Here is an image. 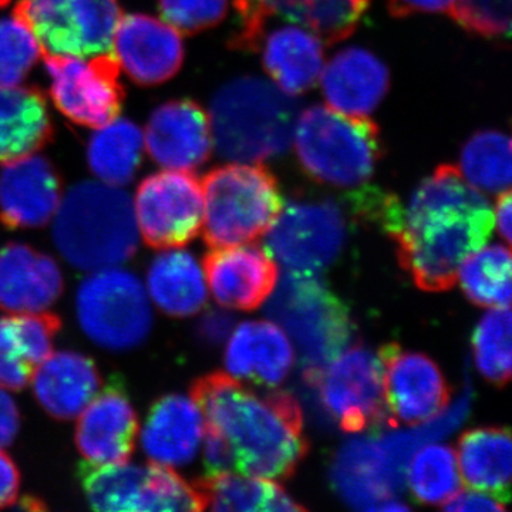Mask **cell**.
Here are the masks:
<instances>
[{"label": "cell", "instance_id": "1", "mask_svg": "<svg viewBox=\"0 0 512 512\" xmlns=\"http://www.w3.org/2000/svg\"><path fill=\"white\" fill-rule=\"evenodd\" d=\"M377 221L396 242L404 271L426 292L453 288L464 259L485 247L495 227L483 192L448 164L419 185L407 207L387 195Z\"/></svg>", "mask_w": 512, "mask_h": 512}, {"label": "cell", "instance_id": "2", "mask_svg": "<svg viewBox=\"0 0 512 512\" xmlns=\"http://www.w3.org/2000/svg\"><path fill=\"white\" fill-rule=\"evenodd\" d=\"M191 399L205 431L228 448L232 473L285 480L308 454L301 406L289 393L259 396L229 373L215 372L195 380Z\"/></svg>", "mask_w": 512, "mask_h": 512}, {"label": "cell", "instance_id": "3", "mask_svg": "<svg viewBox=\"0 0 512 512\" xmlns=\"http://www.w3.org/2000/svg\"><path fill=\"white\" fill-rule=\"evenodd\" d=\"M138 238L133 202L116 185L94 181L73 185L57 208L56 247L82 271L123 264L136 254Z\"/></svg>", "mask_w": 512, "mask_h": 512}, {"label": "cell", "instance_id": "4", "mask_svg": "<svg viewBox=\"0 0 512 512\" xmlns=\"http://www.w3.org/2000/svg\"><path fill=\"white\" fill-rule=\"evenodd\" d=\"M298 101L276 84L241 77L221 87L211 101L212 141L221 157L261 163L285 153L298 120Z\"/></svg>", "mask_w": 512, "mask_h": 512}, {"label": "cell", "instance_id": "5", "mask_svg": "<svg viewBox=\"0 0 512 512\" xmlns=\"http://www.w3.org/2000/svg\"><path fill=\"white\" fill-rule=\"evenodd\" d=\"M296 156L313 180L332 187L367 183L383 154L375 121L349 116L326 106H312L296 120Z\"/></svg>", "mask_w": 512, "mask_h": 512}, {"label": "cell", "instance_id": "6", "mask_svg": "<svg viewBox=\"0 0 512 512\" xmlns=\"http://www.w3.org/2000/svg\"><path fill=\"white\" fill-rule=\"evenodd\" d=\"M204 241L211 249L264 237L284 208L275 175L259 163L214 168L202 180Z\"/></svg>", "mask_w": 512, "mask_h": 512}, {"label": "cell", "instance_id": "7", "mask_svg": "<svg viewBox=\"0 0 512 512\" xmlns=\"http://www.w3.org/2000/svg\"><path fill=\"white\" fill-rule=\"evenodd\" d=\"M272 293L266 311L298 346L305 372L323 369L346 349L349 309L319 276L289 271Z\"/></svg>", "mask_w": 512, "mask_h": 512}, {"label": "cell", "instance_id": "8", "mask_svg": "<svg viewBox=\"0 0 512 512\" xmlns=\"http://www.w3.org/2000/svg\"><path fill=\"white\" fill-rule=\"evenodd\" d=\"M80 484L97 511H204L194 484L173 467L151 461L136 464H90L80 467Z\"/></svg>", "mask_w": 512, "mask_h": 512}, {"label": "cell", "instance_id": "9", "mask_svg": "<svg viewBox=\"0 0 512 512\" xmlns=\"http://www.w3.org/2000/svg\"><path fill=\"white\" fill-rule=\"evenodd\" d=\"M76 308L87 338L107 350L136 348L153 328L146 289L126 269L94 271L77 291Z\"/></svg>", "mask_w": 512, "mask_h": 512}, {"label": "cell", "instance_id": "10", "mask_svg": "<svg viewBox=\"0 0 512 512\" xmlns=\"http://www.w3.org/2000/svg\"><path fill=\"white\" fill-rule=\"evenodd\" d=\"M303 377L316 389L323 409L345 433L390 427L379 353L359 343L323 369L303 372Z\"/></svg>", "mask_w": 512, "mask_h": 512}, {"label": "cell", "instance_id": "11", "mask_svg": "<svg viewBox=\"0 0 512 512\" xmlns=\"http://www.w3.org/2000/svg\"><path fill=\"white\" fill-rule=\"evenodd\" d=\"M13 16L35 35L42 56L110 53L123 13L119 0H19Z\"/></svg>", "mask_w": 512, "mask_h": 512}, {"label": "cell", "instance_id": "12", "mask_svg": "<svg viewBox=\"0 0 512 512\" xmlns=\"http://www.w3.org/2000/svg\"><path fill=\"white\" fill-rule=\"evenodd\" d=\"M50 96L77 126L100 128L119 117L124 101L120 64L113 53L92 57L45 55Z\"/></svg>", "mask_w": 512, "mask_h": 512}, {"label": "cell", "instance_id": "13", "mask_svg": "<svg viewBox=\"0 0 512 512\" xmlns=\"http://www.w3.org/2000/svg\"><path fill=\"white\" fill-rule=\"evenodd\" d=\"M134 215L138 234L154 249L183 248L200 234L204 221L201 181L191 171L163 170L137 188Z\"/></svg>", "mask_w": 512, "mask_h": 512}, {"label": "cell", "instance_id": "14", "mask_svg": "<svg viewBox=\"0 0 512 512\" xmlns=\"http://www.w3.org/2000/svg\"><path fill=\"white\" fill-rule=\"evenodd\" d=\"M266 248L293 272L316 274L332 264L346 239V220L335 202L295 201L266 232Z\"/></svg>", "mask_w": 512, "mask_h": 512}, {"label": "cell", "instance_id": "15", "mask_svg": "<svg viewBox=\"0 0 512 512\" xmlns=\"http://www.w3.org/2000/svg\"><path fill=\"white\" fill-rule=\"evenodd\" d=\"M379 355L390 427L419 426L447 409L451 387L433 359L396 343L384 345Z\"/></svg>", "mask_w": 512, "mask_h": 512}, {"label": "cell", "instance_id": "16", "mask_svg": "<svg viewBox=\"0 0 512 512\" xmlns=\"http://www.w3.org/2000/svg\"><path fill=\"white\" fill-rule=\"evenodd\" d=\"M332 478L340 497L356 510H409L396 498L402 493L406 474L393 466L379 437H360L340 448Z\"/></svg>", "mask_w": 512, "mask_h": 512}, {"label": "cell", "instance_id": "17", "mask_svg": "<svg viewBox=\"0 0 512 512\" xmlns=\"http://www.w3.org/2000/svg\"><path fill=\"white\" fill-rule=\"evenodd\" d=\"M111 53L134 83L157 86L180 72L184 62L181 33L153 16H121Z\"/></svg>", "mask_w": 512, "mask_h": 512}, {"label": "cell", "instance_id": "18", "mask_svg": "<svg viewBox=\"0 0 512 512\" xmlns=\"http://www.w3.org/2000/svg\"><path fill=\"white\" fill-rule=\"evenodd\" d=\"M207 286L218 305L251 312L268 301L278 284L276 261L261 245L215 248L202 262Z\"/></svg>", "mask_w": 512, "mask_h": 512}, {"label": "cell", "instance_id": "19", "mask_svg": "<svg viewBox=\"0 0 512 512\" xmlns=\"http://www.w3.org/2000/svg\"><path fill=\"white\" fill-rule=\"evenodd\" d=\"M144 146L165 170H197L210 160L214 147L207 111L188 99L161 104L148 120Z\"/></svg>", "mask_w": 512, "mask_h": 512}, {"label": "cell", "instance_id": "20", "mask_svg": "<svg viewBox=\"0 0 512 512\" xmlns=\"http://www.w3.org/2000/svg\"><path fill=\"white\" fill-rule=\"evenodd\" d=\"M76 424L77 450L90 464L130 461L140 423L123 387L111 379L109 386L84 407Z\"/></svg>", "mask_w": 512, "mask_h": 512}, {"label": "cell", "instance_id": "21", "mask_svg": "<svg viewBox=\"0 0 512 512\" xmlns=\"http://www.w3.org/2000/svg\"><path fill=\"white\" fill-rule=\"evenodd\" d=\"M62 178L47 158L32 156L0 170V222L9 229L42 228L62 201Z\"/></svg>", "mask_w": 512, "mask_h": 512}, {"label": "cell", "instance_id": "22", "mask_svg": "<svg viewBox=\"0 0 512 512\" xmlns=\"http://www.w3.org/2000/svg\"><path fill=\"white\" fill-rule=\"evenodd\" d=\"M63 274L55 259L29 245L0 249V309L16 313L43 312L62 295Z\"/></svg>", "mask_w": 512, "mask_h": 512}, {"label": "cell", "instance_id": "23", "mask_svg": "<svg viewBox=\"0 0 512 512\" xmlns=\"http://www.w3.org/2000/svg\"><path fill=\"white\" fill-rule=\"evenodd\" d=\"M319 79L329 107L359 117L373 113L390 86L386 64L360 47H349L339 52L323 66Z\"/></svg>", "mask_w": 512, "mask_h": 512}, {"label": "cell", "instance_id": "24", "mask_svg": "<svg viewBox=\"0 0 512 512\" xmlns=\"http://www.w3.org/2000/svg\"><path fill=\"white\" fill-rule=\"evenodd\" d=\"M204 431L197 403L183 394H167L151 406L141 430V446L153 463L185 466L197 456Z\"/></svg>", "mask_w": 512, "mask_h": 512}, {"label": "cell", "instance_id": "25", "mask_svg": "<svg viewBox=\"0 0 512 512\" xmlns=\"http://www.w3.org/2000/svg\"><path fill=\"white\" fill-rule=\"evenodd\" d=\"M295 365L291 340L281 326L268 320L244 322L232 333L225 366L235 379L258 386H279Z\"/></svg>", "mask_w": 512, "mask_h": 512}, {"label": "cell", "instance_id": "26", "mask_svg": "<svg viewBox=\"0 0 512 512\" xmlns=\"http://www.w3.org/2000/svg\"><path fill=\"white\" fill-rule=\"evenodd\" d=\"M62 320L56 313L32 312L0 318V387L12 392L32 382L40 363L53 353Z\"/></svg>", "mask_w": 512, "mask_h": 512}, {"label": "cell", "instance_id": "27", "mask_svg": "<svg viewBox=\"0 0 512 512\" xmlns=\"http://www.w3.org/2000/svg\"><path fill=\"white\" fill-rule=\"evenodd\" d=\"M37 402L53 419H76L99 393L101 377L90 357L76 352H53L33 373Z\"/></svg>", "mask_w": 512, "mask_h": 512}, {"label": "cell", "instance_id": "28", "mask_svg": "<svg viewBox=\"0 0 512 512\" xmlns=\"http://www.w3.org/2000/svg\"><path fill=\"white\" fill-rule=\"evenodd\" d=\"M52 138V119L39 87H0V164L36 154Z\"/></svg>", "mask_w": 512, "mask_h": 512}, {"label": "cell", "instance_id": "29", "mask_svg": "<svg viewBox=\"0 0 512 512\" xmlns=\"http://www.w3.org/2000/svg\"><path fill=\"white\" fill-rule=\"evenodd\" d=\"M262 63L282 92L298 96L312 89L322 73V40L299 25L272 30L264 39Z\"/></svg>", "mask_w": 512, "mask_h": 512}, {"label": "cell", "instance_id": "30", "mask_svg": "<svg viewBox=\"0 0 512 512\" xmlns=\"http://www.w3.org/2000/svg\"><path fill=\"white\" fill-rule=\"evenodd\" d=\"M461 480L473 490L510 501L511 434L505 427H477L461 434L457 444Z\"/></svg>", "mask_w": 512, "mask_h": 512}, {"label": "cell", "instance_id": "31", "mask_svg": "<svg viewBox=\"0 0 512 512\" xmlns=\"http://www.w3.org/2000/svg\"><path fill=\"white\" fill-rule=\"evenodd\" d=\"M151 301L173 318L197 315L207 303L208 289L197 259L181 248L164 249L148 268Z\"/></svg>", "mask_w": 512, "mask_h": 512}, {"label": "cell", "instance_id": "32", "mask_svg": "<svg viewBox=\"0 0 512 512\" xmlns=\"http://www.w3.org/2000/svg\"><path fill=\"white\" fill-rule=\"evenodd\" d=\"M204 501L205 510L214 511H305L268 478L238 473L205 474L192 483Z\"/></svg>", "mask_w": 512, "mask_h": 512}, {"label": "cell", "instance_id": "33", "mask_svg": "<svg viewBox=\"0 0 512 512\" xmlns=\"http://www.w3.org/2000/svg\"><path fill=\"white\" fill-rule=\"evenodd\" d=\"M269 16H281L332 45L352 35L370 0H251Z\"/></svg>", "mask_w": 512, "mask_h": 512}, {"label": "cell", "instance_id": "34", "mask_svg": "<svg viewBox=\"0 0 512 512\" xmlns=\"http://www.w3.org/2000/svg\"><path fill=\"white\" fill-rule=\"evenodd\" d=\"M144 134L133 121L116 119L97 128L87 147V161L101 181L123 187L133 181L143 161Z\"/></svg>", "mask_w": 512, "mask_h": 512}, {"label": "cell", "instance_id": "35", "mask_svg": "<svg viewBox=\"0 0 512 512\" xmlns=\"http://www.w3.org/2000/svg\"><path fill=\"white\" fill-rule=\"evenodd\" d=\"M457 281L474 305L501 308L511 302V252L504 245L481 248L464 259Z\"/></svg>", "mask_w": 512, "mask_h": 512}, {"label": "cell", "instance_id": "36", "mask_svg": "<svg viewBox=\"0 0 512 512\" xmlns=\"http://www.w3.org/2000/svg\"><path fill=\"white\" fill-rule=\"evenodd\" d=\"M464 180L483 194H501L511 185V140L500 131H480L461 151Z\"/></svg>", "mask_w": 512, "mask_h": 512}, {"label": "cell", "instance_id": "37", "mask_svg": "<svg viewBox=\"0 0 512 512\" xmlns=\"http://www.w3.org/2000/svg\"><path fill=\"white\" fill-rule=\"evenodd\" d=\"M407 467L410 491L421 504L444 505L460 491L461 476L453 447L427 443L414 451Z\"/></svg>", "mask_w": 512, "mask_h": 512}, {"label": "cell", "instance_id": "38", "mask_svg": "<svg viewBox=\"0 0 512 512\" xmlns=\"http://www.w3.org/2000/svg\"><path fill=\"white\" fill-rule=\"evenodd\" d=\"M473 350L478 372L494 386L510 382L511 311L510 306L485 313L473 335Z\"/></svg>", "mask_w": 512, "mask_h": 512}, {"label": "cell", "instance_id": "39", "mask_svg": "<svg viewBox=\"0 0 512 512\" xmlns=\"http://www.w3.org/2000/svg\"><path fill=\"white\" fill-rule=\"evenodd\" d=\"M42 57L35 35L18 18L0 19V87L19 86Z\"/></svg>", "mask_w": 512, "mask_h": 512}, {"label": "cell", "instance_id": "40", "mask_svg": "<svg viewBox=\"0 0 512 512\" xmlns=\"http://www.w3.org/2000/svg\"><path fill=\"white\" fill-rule=\"evenodd\" d=\"M448 13L470 33L488 39L510 36L511 0H456Z\"/></svg>", "mask_w": 512, "mask_h": 512}, {"label": "cell", "instance_id": "41", "mask_svg": "<svg viewBox=\"0 0 512 512\" xmlns=\"http://www.w3.org/2000/svg\"><path fill=\"white\" fill-rule=\"evenodd\" d=\"M161 16L184 35L214 28L227 16L228 0H158Z\"/></svg>", "mask_w": 512, "mask_h": 512}, {"label": "cell", "instance_id": "42", "mask_svg": "<svg viewBox=\"0 0 512 512\" xmlns=\"http://www.w3.org/2000/svg\"><path fill=\"white\" fill-rule=\"evenodd\" d=\"M444 510L468 512V511H485V512H501L505 511V505L500 503L493 495L483 493V491L470 490L463 491L451 497L446 504L443 505Z\"/></svg>", "mask_w": 512, "mask_h": 512}, {"label": "cell", "instance_id": "43", "mask_svg": "<svg viewBox=\"0 0 512 512\" xmlns=\"http://www.w3.org/2000/svg\"><path fill=\"white\" fill-rule=\"evenodd\" d=\"M20 473L15 461L0 448V510L18 500Z\"/></svg>", "mask_w": 512, "mask_h": 512}, {"label": "cell", "instance_id": "44", "mask_svg": "<svg viewBox=\"0 0 512 512\" xmlns=\"http://www.w3.org/2000/svg\"><path fill=\"white\" fill-rule=\"evenodd\" d=\"M20 414L15 400L0 387V448L13 443L19 433Z\"/></svg>", "mask_w": 512, "mask_h": 512}, {"label": "cell", "instance_id": "45", "mask_svg": "<svg viewBox=\"0 0 512 512\" xmlns=\"http://www.w3.org/2000/svg\"><path fill=\"white\" fill-rule=\"evenodd\" d=\"M456 0H387L389 10L396 18L417 13H448Z\"/></svg>", "mask_w": 512, "mask_h": 512}, {"label": "cell", "instance_id": "46", "mask_svg": "<svg viewBox=\"0 0 512 512\" xmlns=\"http://www.w3.org/2000/svg\"><path fill=\"white\" fill-rule=\"evenodd\" d=\"M232 325H234V320L228 313L210 312L202 318L200 326H198V335L202 342L217 345L228 338Z\"/></svg>", "mask_w": 512, "mask_h": 512}, {"label": "cell", "instance_id": "47", "mask_svg": "<svg viewBox=\"0 0 512 512\" xmlns=\"http://www.w3.org/2000/svg\"><path fill=\"white\" fill-rule=\"evenodd\" d=\"M511 192L510 190L498 194L497 207L494 210V222L498 232L507 244L511 242Z\"/></svg>", "mask_w": 512, "mask_h": 512}, {"label": "cell", "instance_id": "48", "mask_svg": "<svg viewBox=\"0 0 512 512\" xmlns=\"http://www.w3.org/2000/svg\"><path fill=\"white\" fill-rule=\"evenodd\" d=\"M10 3V0H0V8H5V6H8Z\"/></svg>", "mask_w": 512, "mask_h": 512}]
</instances>
